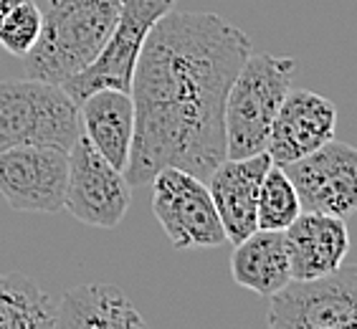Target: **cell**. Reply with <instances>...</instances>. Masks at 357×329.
Returning a JSON list of instances; mask_svg holds the SVG:
<instances>
[{
	"mask_svg": "<svg viewBox=\"0 0 357 329\" xmlns=\"http://www.w3.org/2000/svg\"><path fill=\"white\" fill-rule=\"evenodd\" d=\"M248 56L251 38L215 13L170 8L152 26L130 86L132 188L150 185L162 167L206 180L226 160V96Z\"/></svg>",
	"mask_w": 357,
	"mask_h": 329,
	"instance_id": "6da1fadb",
	"label": "cell"
},
{
	"mask_svg": "<svg viewBox=\"0 0 357 329\" xmlns=\"http://www.w3.org/2000/svg\"><path fill=\"white\" fill-rule=\"evenodd\" d=\"M122 0H48L41 33L23 59V76L51 84H66L82 74L119 18Z\"/></svg>",
	"mask_w": 357,
	"mask_h": 329,
	"instance_id": "7a4b0ae2",
	"label": "cell"
},
{
	"mask_svg": "<svg viewBox=\"0 0 357 329\" xmlns=\"http://www.w3.org/2000/svg\"><path fill=\"white\" fill-rule=\"evenodd\" d=\"M296 61L287 56L251 54L241 63L226 96V158H251L266 152L276 112L291 91Z\"/></svg>",
	"mask_w": 357,
	"mask_h": 329,
	"instance_id": "3957f363",
	"label": "cell"
},
{
	"mask_svg": "<svg viewBox=\"0 0 357 329\" xmlns=\"http://www.w3.org/2000/svg\"><path fill=\"white\" fill-rule=\"evenodd\" d=\"M82 135L79 104L63 86L28 76L0 82V150L46 144L69 152Z\"/></svg>",
	"mask_w": 357,
	"mask_h": 329,
	"instance_id": "277c9868",
	"label": "cell"
},
{
	"mask_svg": "<svg viewBox=\"0 0 357 329\" xmlns=\"http://www.w3.org/2000/svg\"><path fill=\"white\" fill-rule=\"evenodd\" d=\"M266 324L271 329L357 327V266H340L317 279H291L268 296Z\"/></svg>",
	"mask_w": 357,
	"mask_h": 329,
	"instance_id": "5b68a950",
	"label": "cell"
},
{
	"mask_svg": "<svg viewBox=\"0 0 357 329\" xmlns=\"http://www.w3.org/2000/svg\"><path fill=\"white\" fill-rule=\"evenodd\" d=\"M150 185L152 213L178 251L215 248L226 243V231L206 180L180 167H162Z\"/></svg>",
	"mask_w": 357,
	"mask_h": 329,
	"instance_id": "8992f818",
	"label": "cell"
},
{
	"mask_svg": "<svg viewBox=\"0 0 357 329\" xmlns=\"http://www.w3.org/2000/svg\"><path fill=\"white\" fill-rule=\"evenodd\" d=\"M170 8H175V0H122L119 18L112 28L109 41L104 43L102 54L82 74L61 84L71 99L79 104L84 96L96 89L130 91L144 38Z\"/></svg>",
	"mask_w": 357,
	"mask_h": 329,
	"instance_id": "52a82bcc",
	"label": "cell"
},
{
	"mask_svg": "<svg viewBox=\"0 0 357 329\" xmlns=\"http://www.w3.org/2000/svg\"><path fill=\"white\" fill-rule=\"evenodd\" d=\"M132 203V185L124 172L99 155L89 139L79 137L69 150V175L63 211L96 228H117Z\"/></svg>",
	"mask_w": 357,
	"mask_h": 329,
	"instance_id": "ba28073f",
	"label": "cell"
},
{
	"mask_svg": "<svg viewBox=\"0 0 357 329\" xmlns=\"http://www.w3.org/2000/svg\"><path fill=\"white\" fill-rule=\"evenodd\" d=\"M69 152L46 144L0 150V198L18 213L63 211Z\"/></svg>",
	"mask_w": 357,
	"mask_h": 329,
	"instance_id": "9c48e42d",
	"label": "cell"
},
{
	"mask_svg": "<svg viewBox=\"0 0 357 329\" xmlns=\"http://www.w3.org/2000/svg\"><path fill=\"white\" fill-rule=\"evenodd\" d=\"M302 211L350 218L357 213V147L335 137L307 158L284 164Z\"/></svg>",
	"mask_w": 357,
	"mask_h": 329,
	"instance_id": "30bf717a",
	"label": "cell"
},
{
	"mask_svg": "<svg viewBox=\"0 0 357 329\" xmlns=\"http://www.w3.org/2000/svg\"><path fill=\"white\" fill-rule=\"evenodd\" d=\"M337 107L332 99L310 89H291L268 130L266 152L276 164L307 158L335 137Z\"/></svg>",
	"mask_w": 357,
	"mask_h": 329,
	"instance_id": "8fae6325",
	"label": "cell"
},
{
	"mask_svg": "<svg viewBox=\"0 0 357 329\" xmlns=\"http://www.w3.org/2000/svg\"><path fill=\"white\" fill-rule=\"evenodd\" d=\"M271 162L274 160L268 158V152L238 160L226 158L206 178L213 206L226 231V240L231 243H238L259 228V220H256L259 188Z\"/></svg>",
	"mask_w": 357,
	"mask_h": 329,
	"instance_id": "7c38bea8",
	"label": "cell"
},
{
	"mask_svg": "<svg viewBox=\"0 0 357 329\" xmlns=\"http://www.w3.org/2000/svg\"><path fill=\"white\" fill-rule=\"evenodd\" d=\"M291 279H317L342 266L350 251V231L340 215L302 211L284 228Z\"/></svg>",
	"mask_w": 357,
	"mask_h": 329,
	"instance_id": "4fadbf2b",
	"label": "cell"
},
{
	"mask_svg": "<svg viewBox=\"0 0 357 329\" xmlns=\"http://www.w3.org/2000/svg\"><path fill=\"white\" fill-rule=\"evenodd\" d=\"M84 137L99 155L124 172L135 135V102L130 91L96 89L79 102Z\"/></svg>",
	"mask_w": 357,
	"mask_h": 329,
	"instance_id": "5bb4252c",
	"label": "cell"
},
{
	"mask_svg": "<svg viewBox=\"0 0 357 329\" xmlns=\"http://www.w3.org/2000/svg\"><path fill=\"white\" fill-rule=\"evenodd\" d=\"M56 327L61 329H135L147 327L130 296L114 284H82L56 304Z\"/></svg>",
	"mask_w": 357,
	"mask_h": 329,
	"instance_id": "9a60e30c",
	"label": "cell"
},
{
	"mask_svg": "<svg viewBox=\"0 0 357 329\" xmlns=\"http://www.w3.org/2000/svg\"><path fill=\"white\" fill-rule=\"evenodd\" d=\"M234 246L231 274L238 286L268 299L291 282L284 231L256 228L254 234H248Z\"/></svg>",
	"mask_w": 357,
	"mask_h": 329,
	"instance_id": "2e32d148",
	"label": "cell"
},
{
	"mask_svg": "<svg viewBox=\"0 0 357 329\" xmlns=\"http://www.w3.org/2000/svg\"><path fill=\"white\" fill-rule=\"evenodd\" d=\"M56 327V302L26 274H0V329Z\"/></svg>",
	"mask_w": 357,
	"mask_h": 329,
	"instance_id": "e0dca14e",
	"label": "cell"
},
{
	"mask_svg": "<svg viewBox=\"0 0 357 329\" xmlns=\"http://www.w3.org/2000/svg\"><path fill=\"white\" fill-rule=\"evenodd\" d=\"M299 213H302V203H299L294 183L289 180L282 164L271 162L259 188V208H256L259 228L284 231Z\"/></svg>",
	"mask_w": 357,
	"mask_h": 329,
	"instance_id": "ac0fdd59",
	"label": "cell"
},
{
	"mask_svg": "<svg viewBox=\"0 0 357 329\" xmlns=\"http://www.w3.org/2000/svg\"><path fill=\"white\" fill-rule=\"evenodd\" d=\"M43 10L33 0H21L10 13L0 21V46L8 54L26 56L33 48L36 38L41 33Z\"/></svg>",
	"mask_w": 357,
	"mask_h": 329,
	"instance_id": "d6986e66",
	"label": "cell"
},
{
	"mask_svg": "<svg viewBox=\"0 0 357 329\" xmlns=\"http://www.w3.org/2000/svg\"><path fill=\"white\" fill-rule=\"evenodd\" d=\"M18 3H21V0H0V21H3V18H6V15L18 6Z\"/></svg>",
	"mask_w": 357,
	"mask_h": 329,
	"instance_id": "ffe728a7",
	"label": "cell"
}]
</instances>
